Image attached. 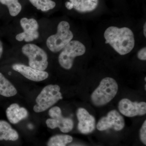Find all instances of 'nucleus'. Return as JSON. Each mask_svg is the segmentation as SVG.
<instances>
[{"instance_id": "obj_13", "label": "nucleus", "mask_w": 146, "mask_h": 146, "mask_svg": "<svg viewBox=\"0 0 146 146\" xmlns=\"http://www.w3.org/2000/svg\"><path fill=\"white\" fill-rule=\"evenodd\" d=\"M7 117L9 121L12 124H16L21 120L25 119L28 115L27 110L24 107H20L17 104H12L7 108L6 111Z\"/></svg>"}, {"instance_id": "obj_4", "label": "nucleus", "mask_w": 146, "mask_h": 146, "mask_svg": "<svg viewBox=\"0 0 146 146\" xmlns=\"http://www.w3.org/2000/svg\"><path fill=\"white\" fill-rule=\"evenodd\" d=\"M62 99L60 86L57 84L47 85L36 97L33 110L36 113L44 112Z\"/></svg>"}, {"instance_id": "obj_12", "label": "nucleus", "mask_w": 146, "mask_h": 146, "mask_svg": "<svg viewBox=\"0 0 146 146\" xmlns=\"http://www.w3.org/2000/svg\"><path fill=\"white\" fill-rule=\"evenodd\" d=\"M78 121V128L83 134H89L94 131L96 127V120L94 116L82 108H78L77 111Z\"/></svg>"}, {"instance_id": "obj_14", "label": "nucleus", "mask_w": 146, "mask_h": 146, "mask_svg": "<svg viewBox=\"0 0 146 146\" xmlns=\"http://www.w3.org/2000/svg\"><path fill=\"white\" fill-rule=\"evenodd\" d=\"M19 138L17 131L7 122L0 120V141H17Z\"/></svg>"}, {"instance_id": "obj_20", "label": "nucleus", "mask_w": 146, "mask_h": 146, "mask_svg": "<svg viewBox=\"0 0 146 146\" xmlns=\"http://www.w3.org/2000/svg\"><path fill=\"white\" fill-rule=\"evenodd\" d=\"M20 24L23 30L29 29L37 31L39 29V24L34 18H22L20 21Z\"/></svg>"}, {"instance_id": "obj_17", "label": "nucleus", "mask_w": 146, "mask_h": 146, "mask_svg": "<svg viewBox=\"0 0 146 146\" xmlns=\"http://www.w3.org/2000/svg\"><path fill=\"white\" fill-rule=\"evenodd\" d=\"M30 2L38 10L47 11L53 9L56 3L52 0H29Z\"/></svg>"}, {"instance_id": "obj_11", "label": "nucleus", "mask_w": 146, "mask_h": 146, "mask_svg": "<svg viewBox=\"0 0 146 146\" xmlns=\"http://www.w3.org/2000/svg\"><path fill=\"white\" fill-rule=\"evenodd\" d=\"M100 2V0H68L65 6L68 10L73 9L78 13H90L98 8Z\"/></svg>"}, {"instance_id": "obj_1", "label": "nucleus", "mask_w": 146, "mask_h": 146, "mask_svg": "<svg viewBox=\"0 0 146 146\" xmlns=\"http://www.w3.org/2000/svg\"><path fill=\"white\" fill-rule=\"evenodd\" d=\"M103 36L105 44L120 55L128 54L135 47V35L128 27L110 26L105 30Z\"/></svg>"}, {"instance_id": "obj_2", "label": "nucleus", "mask_w": 146, "mask_h": 146, "mask_svg": "<svg viewBox=\"0 0 146 146\" xmlns=\"http://www.w3.org/2000/svg\"><path fill=\"white\" fill-rule=\"evenodd\" d=\"M118 91V85L116 80L112 78H105L92 93L91 101L96 106H103L115 98Z\"/></svg>"}, {"instance_id": "obj_7", "label": "nucleus", "mask_w": 146, "mask_h": 146, "mask_svg": "<svg viewBox=\"0 0 146 146\" xmlns=\"http://www.w3.org/2000/svg\"><path fill=\"white\" fill-rule=\"evenodd\" d=\"M49 115L50 119L46 121L48 127L51 129L59 128L63 133H68L72 130L74 122L70 118L64 117L62 115L61 109L58 106H54L50 109Z\"/></svg>"}, {"instance_id": "obj_3", "label": "nucleus", "mask_w": 146, "mask_h": 146, "mask_svg": "<svg viewBox=\"0 0 146 146\" xmlns=\"http://www.w3.org/2000/svg\"><path fill=\"white\" fill-rule=\"evenodd\" d=\"M74 36L70 23L67 21H61L58 25L56 33L47 39V47L52 52H60L73 40Z\"/></svg>"}, {"instance_id": "obj_24", "label": "nucleus", "mask_w": 146, "mask_h": 146, "mask_svg": "<svg viewBox=\"0 0 146 146\" xmlns=\"http://www.w3.org/2000/svg\"><path fill=\"white\" fill-rule=\"evenodd\" d=\"M143 32L144 36L145 38L146 37V23H145L144 24L143 27Z\"/></svg>"}, {"instance_id": "obj_5", "label": "nucleus", "mask_w": 146, "mask_h": 146, "mask_svg": "<svg viewBox=\"0 0 146 146\" xmlns=\"http://www.w3.org/2000/svg\"><path fill=\"white\" fill-rule=\"evenodd\" d=\"M86 50V46L83 43L78 40H72L60 52L58 63L63 69L70 70L72 67L76 58L85 54Z\"/></svg>"}, {"instance_id": "obj_15", "label": "nucleus", "mask_w": 146, "mask_h": 146, "mask_svg": "<svg viewBox=\"0 0 146 146\" xmlns=\"http://www.w3.org/2000/svg\"><path fill=\"white\" fill-rule=\"evenodd\" d=\"M17 91L13 84L0 72V95L5 97L15 96Z\"/></svg>"}, {"instance_id": "obj_18", "label": "nucleus", "mask_w": 146, "mask_h": 146, "mask_svg": "<svg viewBox=\"0 0 146 146\" xmlns=\"http://www.w3.org/2000/svg\"><path fill=\"white\" fill-rule=\"evenodd\" d=\"M0 3L7 6L11 16L15 17L21 12L22 7L18 0H0Z\"/></svg>"}, {"instance_id": "obj_8", "label": "nucleus", "mask_w": 146, "mask_h": 146, "mask_svg": "<svg viewBox=\"0 0 146 146\" xmlns=\"http://www.w3.org/2000/svg\"><path fill=\"white\" fill-rule=\"evenodd\" d=\"M124 119L117 110H112L108 113L107 116L103 117L97 124L98 130L102 131L110 128L119 131L125 126Z\"/></svg>"}, {"instance_id": "obj_6", "label": "nucleus", "mask_w": 146, "mask_h": 146, "mask_svg": "<svg viewBox=\"0 0 146 146\" xmlns=\"http://www.w3.org/2000/svg\"><path fill=\"white\" fill-rule=\"evenodd\" d=\"M22 51L28 58L29 65L31 68L42 71L48 68V55L42 48L34 44H27L22 47Z\"/></svg>"}, {"instance_id": "obj_21", "label": "nucleus", "mask_w": 146, "mask_h": 146, "mask_svg": "<svg viewBox=\"0 0 146 146\" xmlns=\"http://www.w3.org/2000/svg\"><path fill=\"white\" fill-rule=\"evenodd\" d=\"M140 138L144 145H146V121H144L140 130Z\"/></svg>"}, {"instance_id": "obj_22", "label": "nucleus", "mask_w": 146, "mask_h": 146, "mask_svg": "<svg viewBox=\"0 0 146 146\" xmlns=\"http://www.w3.org/2000/svg\"><path fill=\"white\" fill-rule=\"evenodd\" d=\"M137 56L138 59L143 61L146 60V48L144 47L141 48L138 51L137 54Z\"/></svg>"}, {"instance_id": "obj_19", "label": "nucleus", "mask_w": 146, "mask_h": 146, "mask_svg": "<svg viewBox=\"0 0 146 146\" xmlns=\"http://www.w3.org/2000/svg\"><path fill=\"white\" fill-rule=\"evenodd\" d=\"M23 33L16 35V39L19 42L25 40L26 42H31L39 37V33L38 31H34L29 29H25Z\"/></svg>"}, {"instance_id": "obj_10", "label": "nucleus", "mask_w": 146, "mask_h": 146, "mask_svg": "<svg viewBox=\"0 0 146 146\" xmlns=\"http://www.w3.org/2000/svg\"><path fill=\"white\" fill-rule=\"evenodd\" d=\"M12 69L31 81H43L49 76L48 74L46 72L37 70L21 63L13 64L12 65Z\"/></svg>"}, {"instance_id": "obj_23", "label": "nucleus", "mask_w": 146, "mask_h": 146, "mask_svg": "<svg viewBox=\"0 0 146 146\" xmlns=\"http://www.w3.org/2000/svg\"><path fill=\"white\" fill-rule=\"evenodd\" d=\"M3 51V48L2 42L0 40V58L1 57Z\"/></svg>"}, {"instance_id": "obj_16", "label": "nucleus", "mask_w": 146, "mask_h": 146, "mask_svg": "<svg viewBox=\"0 0 146 146\" xmlns=\"http://www.w3.org/2000/svg\"><path fill=\"white\" fill-rule=\"evenodd\" d=\"M73 141L72 136L68 135H56L52 136L49 139L48 146H66Z\"/></svg>"}, {"instance_id": "obj_9", "label": "nucleus", "mask_w": 146, "mask_h": 146, "mask_svg": "<svg viewBox=\"0 0 146 146\" xmlns=\"http://www.w3.org/2000/svg\"><path fill=\"white\" fill-rule=\"evenodd\" d=\"M120 112L126 117H135L145 115L146 103L145 102H132L128 99L121 100L118 105Z\"/></svg>"}]
</instances>
